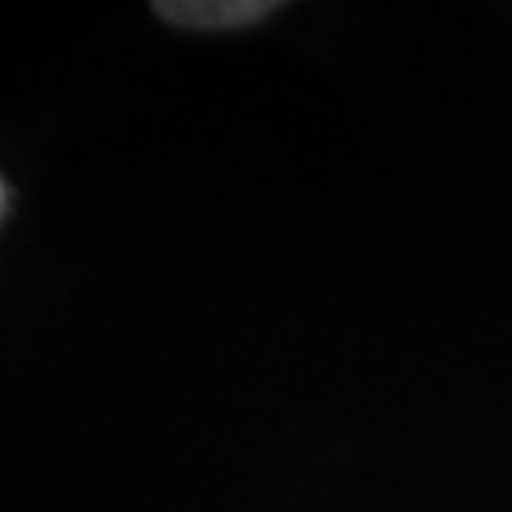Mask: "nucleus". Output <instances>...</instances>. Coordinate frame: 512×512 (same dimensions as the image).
I'll list each match as a JSON object with an SVG mask.
<instances>
[{
	"mask_svg": "<svg viewBox=\"0 0 512 512\" xmlns=\"http://www.w3.org/2000/svg\"><path fill=\"white\" fill-rule=\"evenodd\" d=\"M156 12L171 23H186V27H243V23H258L277 4H262V0H198V4H156Z\"/></svg>",
	"mask_w": 512,
	"mask_h": 512,
	"instance_id": "f257e3e1",
	"label": "nucleus"
},
{
	"mask_svg": "<svg viewBox=\"0 0 512 512\" xmlns=\"http://www.w3.org/2000/svg\"><path fill=\"white\" fill-rule=\"evenodd\" d=\"M4 205H8V190H4V183H0V217H4Z\"/></svg>",
	"mask_w": 512,
	"mask_h": 512,
	"instance_id": "f03ea898",
	"label": "nucleus"
}]
</instances>
